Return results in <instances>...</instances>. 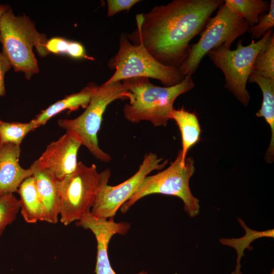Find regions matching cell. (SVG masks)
Masks as SVG:
<instances>
[{"instance_id": "obj_1", "label": "cell", "mask_w": 274, "mask_h": 274, "mask_svg": "<svg viewBox=\"0 0 274 274\" xmlns=\"http://www.w3.org/2000/svg\"><path fill=\"white\" fill-rule=\"evenodd\" d=\"M223 0H174L136 15V29L126 35L141 42L163 64L178 67L186 58L189 43L202 29Z\"/></svg>"}, {"instance_id": "obj_2", "label": "cell", "mask_w": 274, "mask_h": 274, "mask_svg": "<svg viewBox=\"0 0 274 274\" xmlns=\"http://www.w3.org/2000/svg\"><path fill=\"white\" fill-rule=\"evenodd\" d=\"M122 83L129 93V101L123 108L125 118L134 123L148 121L155 127L167 124L176 98L195 85L190 75L185 76L179 84L171 86L155 85L145 77L128 78Z\"/></svg>"}, {"instance_id": "obj_3", "label": "cell", "mask_w": 274, "mask_h": 274, "mask_svg": "<svg viewBox=\"0 0 274 274\" xmlns=\"http://www.w3.org/2000/svg\"><path fill=\"white\" fill-rule=\"evenodd\" d=\"M45 35L39 33L35 24L25 14L15 16L10 7L0 20V43L2 53L16 72H23L26 79L39 72L33 52L35 47L41 56L49 53L46 48Z\"/></svg>"}, {"instance_id": "obj_4", "label": "cell", "mask_w": 274, "mask_h": 274, "mask_svg": "<svg viewBox=\"0 0 274 274\" xmlns=\"http://www.w3.org/2000/svg\"><path fill=\"white\" fill-rule=\"evenodd\" d=\"M110 176L109 168L99 173L94 164L79 162L73 173L59 181L60 222L67 226L90 213Z\"/></svg>"}, {"instance_id": "obj_5", "label": "cell", "mask_w": 274, "mask_h": 274, "mask_svg": "<svg viewBox=\"0 0 274 274\" xmlns=\"http://www.w3.org/2000/svg\"><path fill=\"white\" fill-rule=\"evenodd\" d=\"M129 94L121 81L103 83L97 86L82 114L74 119H59L58 124L65 132L77 139L98 160L109 162L110 155L98 146L97 133L102 116L111 102L117 99H128Z\"/></svg>"}, {"instance_id": "obj_6", "label": "cell", "mask_w": 274, "mask_h": 274, "mask_svg": "<svg viewBox=\"0 0 274 274\" xmlns=\"http://www.w3.org/2000/svg\"><path fill=\"white\" fill-rule=\"evenodd\" d=\"M108 64L109 68L115 71L105 84L133 77H145L158 80L164 85L171 86L179 84L185 77L178 67L157 61L141 42L132 44L124 33L120 35L117 53Z\"/></svg>"}, {"instance_id": "obj_7", "label": "cell", "mask_w": 274, "mask_h": 274, "mask_svg": "<svg viewBox=\"0 0 274 274\" xmlns=\"http://www.w3.org/2000/svg\"><path fill=\"white\" fill-rule=\"evenodd\" d=\"M180 150L176 159L166 169L143 180L136 191L121 207L122 213H126L139 199L152 194L173 195L179 197L184 203V210L191 217L199 214V200L191 192L189 180L195 171L194 161L192 157L181 163Z\"/></svg>"}, {"instance_id": "obj_8", "label": "cell", "mask_w": 274, "mask_h": 274, "mask_svg": "<svg viewBox=\"0 0 274 274\" xmlns=\"http://www.w3.org/2000/svg\"><path fill=\"white\" fill-rule=\"evenodd\" d=\"M272 32L271 29L268 30L257 42L252 40L247 46H243L240 40L233 50L222 45L207 54L224 74L226 87L245 106H248L250 98L246 85L252 73L254 60Z\"/></svg>"}, {"instance_id": "obj_9", "label": "cell", "mask_w": 274, "mask_h": 274, "mask_svg": "<svg viewBox=\"0 0 274 274\" xmlns=\"http://www.w3.org/2000/svg\"><path fill=\"white\" fill-rule=\"evenodd\" d=\"M208 22L198 41L189 47L186 58L178 67L184 77L194 74L203 57L211 50L222 45L230 47L232 42L250 27L224 5Z\"/></svg>"}, {"instance_id": "obj_10", "label": "cell", "mask_w": 274, "mask_h": 274, "mask_svg": "<svg viewBox=\"0 0 274 274\" xmlns=\"http://www.w3.org/2000/svg\"><path fill=\"white\" fill-rule=\"evenodd\" d=\"M154 153L146 154L138 170L130 178L116 186L106 185L100 192L91 210V214L99 218L114 217L117 211L136 191L144 178L155 170L163 168L167 160Z\"/></svg>"}, {"instance_id": "obj_11", "label": "cell", "mask_w": 274, "mask_h": 274, "mask_svg": "<svg viewBox=\"0 0 274 274\" xmlns=\"http://www.w3.org/2000/svg\"><path fill=\"white\" fill-rule=\"evenodd\" d=\"M76 225L90 230L97 242L96 274H116L111 267L108 254V247L111 238L115 234H125L130 228L127 222H115L114 217L108 219L93 216L91 212L78 221ZM138 274H147L142 271Z\"/></svg>"}, {"instance_id": "obj_12", "label": "cell", "mask_w": 274, "mask_h": 274, "mask_svg": "<svg viewBox=\"0 0 274 274\" xmlns=\"http://www.w3.org/2000/svg\"><path fill=\"white\" fill-rule=\"evenodd\" d=\"M81 145L77 139L65 132L58 140L49 144L33 163L51 170L61 180L76 169L78 163L77 154Z\"/></svg>"}, {"instance_id": "obj_13", "label": "cell", "mask_w": 274, "mask_h": 274, "mask_svg": "<svg viewBox=\"0 0 274 274\" xmlns=\"http://www.w3.org/2000/svg\"><path fill=\"white\" fill-rule=\"evenodd\" d=\"M20 146L13 144L0 145V196L17 192L21 184L33 175L29 167L19 164Z\"/></svg>"}, {"instance_id": "obj_14", "label": "cell", "mask_w": 274, "mask_h": 274, "mask_svg": "<svg viewBox=\"0 0 274 274\" xmlns=\"http://www.w3.org/2000/svg\"><path fill=\"white\" fill-rule=\"evenodd\" d=\"M30 168L32 170V176L44 208V221L56 224L60 209L59 180L51 170L40 168L33 163Z\"/></svg>"}, {"instance_id": "obj_15", "label": "cell", "mask_w": 274, "mask_h": 274, "mask_svg": "<svg viewBox=\"0 0 274 274\" xmlns=\"http://www.w3.org/2000/svg\"><path fill=\"white\" fill-rule=\"evenodd\" d=\"M248 81L250 83H256L262 91V102L256 115L263 117L270 127V143L266 152L265 160L268 163H272L274 159V79L265 78L252 73Z\"/></svg>"}, {"instance_id": "obj_16", "label": "cell", "mask_w": 274, "mask_h": 274, "mask_svg": "<svg viewBox=\"0 0 274 274\" xmlns=\"http://www.w3.org/2000/svg\"><path fill=\"white\" fill-rule=\"evenodd\" d=\"M97 86L90 85L78 93L66 96L41 112L32 121L38 126L44 125L50 118L65 110L76 111L80 107L86 108Z\"/></svg>"}, {"instance_id": "obj_17", "label": "cell", "mask_w": 274, "mask_h": 274, "mask_svg": "<svg viewBox=\"0 0 274 274\" xmlns=\"http://www.w3.org/2000/svg\"><path fill=\"white\" fill-rule=\"evenodd\" d=\"M20 195V212L28 223L44 221L45 210L37 190L34 177L26 179L17 192Z\"/></svg>"}, {"instance_id": "obj_18", "label": "cell", "mask_w": 274, "mask_h": 274, "mask_svg": "<svg viewBox=\"0 0 274 274\" xmlns=\"http://www.w3.org/2000/svg\"><path fill=\"white\" fill-rule=\"evenodd\" d=\"M170 119L176 121L180 130L182 145L181 163L184 165L188 150L200 139L201 129L198 119L195 113L189 112L183 107L174 109Z\"/></svg>"}, {"instance_id": "obj_19", "label": "cell", "mask_w": 274, "mask_h": 274, "mask_svg": "<svg viewBox=\"0 0 274 274\" xmlns=\"http://www.w3.org/2000/svg\"><path fill=\"white\" fill-rule=\"evenodd\" d=\"M237 220L241 226L245 230V234L239 238H221L219 239L220 244L234 248L237 253L235 269L230 274H242L241 271L242 266L241 259L245 256L244 251L245 249H248L250 251L253 249L250 244L254 241L261 237H274L273 229L261 231L253 230L248 227L241 218H238Z\"/></svg>"}, {"instance_id": "obj_20", "label": "cell", "mask_w": 274, "mask_h": 274, "mask_svg": "<svg viewBox=\"0 0 274 274\" xmlns=\"http://www.w3.org/2000/svg\"><path fill=\"white\" fill-rule=\"evenodd\" d=\"M224 5L244 19L250 27L256 24L260 14L269 10V4L263 0H225Z\"/></svg>"}, {"instance_id": "obj_21", "label": "cell", "mask_w": 274, "mask_h": 274, "mask_svg": "<svg viewBox=\"0 0 274 274\" xmlns=\"http://www.w3.org/2000/svg\"><path fill=\"white\" fill-rule=\"evenodd\" d=\"M38 127L32 120L21 123L7 122L0 119V145L10 143L20 146L24 137Z\"/></svg>"}, {"instance_id": "obj_22", "label": "cell", "mask_w": 274, "mask_h": 274, "mask_svg": "<svg viewBox=\"0 0 274 274\" xmlns=\"http://www.w3.org/2000/svg\"><path fill=\"white\" fill-rule=\"evenodd\" d=\"M252 73L265 78L274 79V35L272 32L254 62Z\"/></svg>"}, {"instance_id": "obj_23", "label": "cell", "mask_w": 274, "mask_h": 274, "mask_svg": "<svg viewBox=\"0 0 274 274\" xmlns=\"http://www.w3.org/2000/svg\"><path fill=\"white\" fill-rule=\"evenodd\" d=\"M46 48L49 53L65 54L77 59L93 60V58L86 54L85 49L81 43L59 37L52 38L47 40Z\"/></svg>"}, {"instance_id": "obj_24", "label": "cell", "mask_w": 274, "mask_h": 274, "mask_svg": "<svg viewBox=\"0 0 274 274\" xmlns=\"http://www.w3.org/2000/svg\"><path fill=\"white\" fill-rule=\"evenodd\" d=\"M20 210V204L13 194L0 196V235L6 227L16 219Z\"/></svg>"}, {"instance_id": "obj_25", "label": "cell", "mask_w": 274, "mask_h": 274, "mask_svg": "<svg viewBox=\"0 0 274 274\" xmlns=\"http://www.w3.org/2000/svg\"><path fill=\"white\" fill-rule=\"evenodd\" d=\"M274 26V1L271 0L268 12L259 17L258 23L250 27L248 31L254 39H258Z\"/></svg>"}, {"instance_id": "obj_26", "label": "cell", "mask_w": 274, "mask_h": 274, "mask_svg": "<svg viewBox=\"0 0 274 274\" xmlns=\"http://www.w3.org/2000/svg\"><path fill=\"white\" fill-rule=\"evenodd\" d=\"M140 2V0H108L107 16L111 17L121 11H129L133 5Z\"/></svg>"}, {"instance_id": "obj_27", "label": "cell", "mask_w": 274, "mask_h": 274, "mask_svg": "<svg viewBox=\"0 0 274 274\" xmlns=\"http://www.w3.org/2000/svg\"><path fill=\"white\" fill-rule=\"evenodd\" d=\"M12 67L7 57L0 52V96L6 95L5 86V75Z\"/></svg>"}, {"instance_id": "obj_28", "label": "cell", "mask_w": 274, "mask_h": 274, "mask_svg": "<svg viewBox=\"0 0 274 274\" xmlns=\"http://www.w3.org/2000/svg\"><path fill=\"white\" fill-rule=\"evenodd\" d=\"M10 8L9 6L0 5V20L2 15L8 10Z\"/></svg>"}, {"instance_id": "obj_29", "label": "cell", "mask_w": 274, "mask_h": 274, "mask_svg": "<svg viewBox=\"0 0 274 274\" xmlns=\"http://www.w3.org/2000/svg\"><path fill=\"white\" fill-rule=\"evenodd\" d=\"M270 274H274V269L273 268Z\"/></svg>"}]
</instances>
